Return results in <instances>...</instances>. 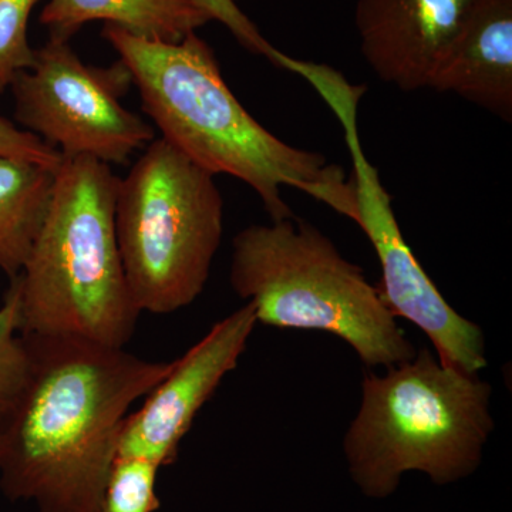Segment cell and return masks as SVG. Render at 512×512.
<instances>
[{
	"label": "cell",
	"mask_w": 512,
	"mask_h": 512,
	"mask_svg": "<svg viewBox=\"0 0 512 512\" xmlns=\"http://www.w3.org/2000/svg\"><path fill=\"white\" fill-rule=\"evenodd\" d=\"M114 224L138 311L167 315L198 299L224 235L215 175L154 138L119 178Z\"/></svg>",
	"instance_id": "cell-6"
},
{
	"label": "cell",
	"mask_w": 512,
	"mask_h": 512,
	"mask_svg": "<svg viewBox=\"0 0 512 512\" xmlns=\"http://www.w3.org/2000/svg\"><path fill=\"white\" fill-rule=\"evenodd\" d=\"M119 177L90 157H63L52 200L18 278L20 333L126 348L138 311L117 244Z\"/></svg>",
	"instance_id": "cell-3"
},
{
	"label": "cell",
	"mask_w": 512,
	"mask_h": 512,
	"mask_svg": "<svg viewBox=\"0 0 512 512\" xmlns=\"http://www.w3.org/2000/svg\"><path fill=\"white\" fill-rule=\"evenodd\" d=\"M18 278L10 279L0 305V424L18 402L30 372V350L20 333Z\"/></svg>",
	"instance_id": "cell-14"
},
{
	"label": "cell",
	"mask_w": 512,
	"mask_h": 512,
	"mask_svg": "<svg viewBox=\"0 0 512 512\" xmlns=\"http://www.w3.org/2000/svg\"><path fill=\"white\" fill-rule=\"evenodd\" d=\"M96 20L130 35L175 43L212 19L194 0H49L40 15L50 39L63 42Z\"/></svg>",
	"instance_id": "cell-12"
},
{
	"label": "cell",
	"mask_w": 512,
	"mask_h": 512,
	"mask_svg": "<svg viewBox=\"0 0 512 512\" xmlns=\"http://www.w3.org/2000/svg\"><path fill=\"white\" fill-rule=\"evenodd\" d=\"M229 282L256 322L338 336L367 367L387 369L417 353L363 269L295 215L238 232Z\"/></svg>",
	"instance_id": "cell-5"
},
{
	"label": "cell",
	"mask_w": 512,
	"mask_h": 512,
	"mask_svg": "<svg viewBox=\"0 0 512 512\" xmlns=\"http://www.w3.org/2000/svg\"><path fill=\"white\" fill-rule=\"evenodd\" d=\"M55 171L0 157V271L22 272L52 200Z\"/></svg>",
	"instance_id": "cell-13"
},
{
	"label": "cell",
	"mask_w": 512,
	"mask_h": 512,
	"mask_svg": "<svg viewBox=\"0 0 512 512\" xmlns=\"http://www.w3.org/2000/svg\"><path fill=\"white\" fill-rule=\"evenodd\" d=\"M103 36L130 72L161 138L192 163L248 184L271 221L292 217L282 197L291 187L356 224L352 177L322 154L289 146L259 124L229 89L214 52L197 33L158 42L106 25Z\"/></svg>",
	"instance_id": "cell-2"
},
{
	"label": "cell",
	"mask_w": 512,
	"mask_h": 512,
	"mask_svg": "<svg viewBox=\"0 0 512 512\" xmlns=\"http://www.w3.org/2000/svg\"><path fill=\"white\" fill-rule=\"evenodd\" d=\"M481 0H359L360 50L382 82L430 89L444 57Z\"/></svg>",
	"instance_id": "cell-10"
},
{
	"label": "cell",
	"mask_w": 512,
	"mask_h": 512,
	"mask_svg": "<svg viewBox=\"0 0 512 512\" xmlns=\"http://www.w3.org/2000/svg\"><path fill=\"white\" fill-rule=\"evenodd\" d=\"M40 0H0V93L10 89L19 73L35 63L30 46V15Z\"/></svg>",
	"instance_id": "cell-16"
},
{
	"label": "cell",
	"mask_w": 512,
	"mask_h": 512,
	"mask_svg": "<svg viewBox=\"0 0 512 512\" xmlns=\"http://www.w3.org/2000/svg\"><path fill=\"white\" fill-rule=\"evenodd\" d=\"M309 83L329 104L345 131L353 164L356 224L369 238L382 266V282L377 289L383 301L396 318L409 320L430 339L443 365L480 375L488 366L483 329L461 316L421 268L400 231L392 198L363 151L357 107L365 87L353 86L329 66L316 70Z\"/></svg>",
	"instance_id": "cell-7"
},
{
	"label": "cell",
	"mask_w": 512,
	"mask_h": 512,
	"mask_svg": "<svg viewBox=\"0 0 512 512\" xmlns=\"http://www.w3.org/2000/svg\"><path fill=\"white\" fill-rule=\"evenodd\" d=\"M212 20L222 23L249 52L264 56L278 69L285 70L289 56L272 46L254 22L239 9L235 0H194Z\"/></svg>",
	"instance_id": "cell-17"
},
{
	"label": "cell",
	"mask_w": 512,
	"mask_h": 512,
	"mask_svg": "<svg viewBox=\"0 0 512 512\" xmlns=\"http://www.w3.org/2000/svg\"><path fill=\"white\" fill-rule=\"evenodd\" d=\"M25 339L28 382L0 424V490L36 512H96L131 407L173 362L67 336Z\"/></svg>",
	"instance_id": "cell-1"
},
{
	"label": "cell",
	"mask_w": 512,
	"mask_h": 512,
	"mask_svg": "<svg viewBox=\"0 0 512 512\" xmlns=\"http://www.w3.org/2000/svg\"><path fill=\"white\" fill-rule=\"evenodd\" d=\"M160 470L146 458L117 456L96 512H157Z\"/></svg>",
	"instance_id": "cell-15"
},
{
	"label": "cell",
	"mask_w": 512,
	"mask_h": 512,
	"mask_svg": "<svg viewBox=\"0 0 512 512\" xmlns=\"http://www.w3.org/2000/svg\"><path fill=\"white\" fill-rule=\"evenodd\" d=\"M493 387L429 349L366 373L362 400L343 437L348 471L360 493L384 500L396 493L403 474H424L436 485L473 476L493 434Z\"/></svg>",
	"instance_id": "cell-4"
},
{
	"label": "cell",
	"mask_w": 512,
	"mask_h": 512,
	"mask_svg": "<svg viewBox=\"0 0 512 512\" xmlns=\"http://www.w3.org/2000/svg\"><path fill=\"white\" fill-rule=\"evenodd\" d=\"M256 325L254 308L247 302L175 359L140 409L128 414L119 456L146 458L161 468L171 466L195 417L238 366Z\"/></svg>",
	"instance_id": "cell-9"
},
{
	"label": "cell",
	"mask_w": 512,
	"mask_h": 512,
	"mask_svg": "<svg viewBox=\"0 0 512 512\" xmlns=\"http://www.w3.org/2000/svg\"><path fill=\"white\" fill-rule=\"evenodd\" d=\"M131 82L124 63L89 66L69 42L50 39L10 90L23 130L62 157L126 164L156 138L153 126L121 103Z\"/></svg>",
	"instance_id": "cell-8"
},
{
	"label": "cell",
	"mask_w": 512,
	"mask_h": 512,
	"mask_svg": "<svg viewBox=\"0 0 512 512\" xmlns=\"http://www.w3.org/2000/svg\"><path fill=\"white\" fill-rule=\"evenodd\" d=\"M430 89L457 94L511 123L512 0H481Z\"/></svg>",
	"instance_id": "cell-11"
},
{
	"label": "cell",
	"mask_w": 512,
	"mask_h": 512,
	"mask_svg": "<svg viewBox=\"0 0 512 512\" xmlns=\"http://www.w3.org/2000/svg\"><path fill=\"white\" fill-rule=\"evenodd\" d=\"M0 157L19 158L56 171L63 157L55 148L0 116Z\"/></svg>",
	"instance_id": "cell-18"
}]
</instances>
